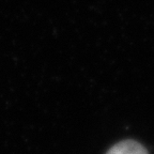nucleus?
Returning a JSON list of instances; mask_svg holds the SVG:
<instances>
[{
    "label": "nucleus",
    "instance_id": "f257e3e1",
    "mask_svg": "<svg viewBox=\"0 0 154 154\" xmlns=\"http://www.w3.org/2000/svg\"><path fill=\"white\" fill-rule=\"evenodd\" d=\"M106 154H148V152L138 142L134 140H125L113 146Z\"/></svg>",
    "mask_w": 154,
    "mask_h": 154
}]
</instances>
